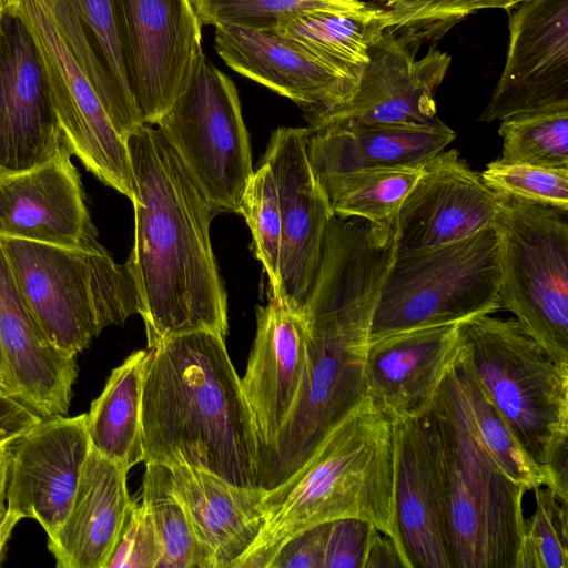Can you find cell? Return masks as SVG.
Returning <instances> with one entry per match:
<instances>
[{"label":"cell","mask_w":568,"mask_h":568,"mask_svg":"<svg viewBox=\"0 0 568 568\" xmlns=\"http://www.w3.org/2000/svg\"><path fill=\"white\" fill-rule=\"evenodd\" d=\"M395 240L376 242L367 222L333 216L302 313L307 356L294 406L260 469L272 489L296 473L325 436L367 396L365 362L378 295Z\"/></svg>","instance_id":"cell-1"},{"label":"cell","mask_w":568,"mask_h":568,"mask_svg":"<svg viewBox=\"0 0 568 568\" xmlns=\"http://www.w3.org/2000/svg\"><path fill=\"white\" fill-rule=\"evenodd\" d=\"M133 173V276L148 348L193 331L227 335V300L213 254L216 212L158 129L126 138Z\"/></svg>","instance_id":"cell-2"},{"label":"cell","mask_w":568,"mask_h":568,"mask_svg":"<svg viewBox=\"0 0 568 568\" xmlns=\"http://www.w3.org/2000/svg\"><path fill=\"white\" fill-rule=\"evenodd\" d=\"M150 351L141 405L143 462L260 487L258 437L225 338L193 331Z\"/></svg>","instance_id":"cell-3"},{"label":"cell","mask_w":568,"mask_h":568,"mask_svg":"<svg viewBox=\"0 0 568 568\" xmlns=\"http://www.w3.org/2000/svg\"><path fill=\"white\" fill-rule=\"evenodd\" d=\"M262 508L263 528L234 568H268L291 538L341 518L371 524L407 554L396 514L392 420L366 397L296 473L266 490Z\"/></svg>","instance_id":"cell-4"},{"label":"cell","mask_w":568,"mask_h":568,"mask_svg":"<svg viewBox=\"0 0 568 568\" xmlns=\"http://www.w3.org/2000/svg\"><path fill=\"white\" fill-rule=\"evenodd\" d=\"M457 354L422 416L442 495L449 561L452 568H515L527 489L499 468L479 436Z\"/></svg>","instance_id":"cell-5"},{"label":"cell","mask_w":568,"mask_h":568,"mask_svg":"<svg viewBox=\"0 0 568 568\" xmlns=\"http://www.w3.org/2000/svg\"><path fill=\"white\" fill-rule=\"evenodd\" d=\"M16 284L40 328L75 357L105 327L140 314L128 263L98 241L79 248L0 236Z\"/></svg>","instance_id":"cell-6"},{"label":"cell","mask_w":568,"mask_h":568,"mask_svg":"<svg viewBox=\"0 0 568 568\" xmlns=\"http://www.w3.org/2000/svg\"><path fill=\"white\" fill-rule=\"evenodd\" d=\"M458 329L460 351L478 384L547 475L568 445V364L556 361L516 318L485 314L459 323Z\"/></svg>","instance_id":"cell-7"},{"label":"cell","mask_w":568,"mask_h":568,"mask_svg":"<svg viewBox=\"0 0 568 568\" xmlns=\"http://www.w3.org/2000/svg\"><path fill=\"white\" fill-rule=\"evenodd\" d=\"M497 232L396 254L384 278L369 342L415 328L459 324L500 306Z\"/></svg>","instance_id":"cell-8"},{"label":"cell","mask_w":568,"mask_h":568,"mask_svg":"<svg viewBox=\"0 0 568 568\" xmlns=\"http://www.w3.org/2000/svg\"><path fill=\"white\" fill-rule=\"evenodd\" d=\"M497 194L500 306L568 364V211Z\"/></svg>","instance_id":"cell-9"},{"label":"cell","mask_w":568,"mask_h":568,"mask_svg":"<svg viewBox=\"0 0 568 568\" xmlns=\"http://www.w3.org/2000/svg\"><path fill=\"white\" fill-rule=\"evenodd\" d=\"M213 210L240 213L254 172L235 84L203 51L155 123Z\"/></svg>","instance_id":"cell-10"},{"label":"cell","mask_w":568,"mask_h":568,"mask_svg":"<svg viewBox=\"0 0 568 568\" xmlns=\"http://www.w3.org/2000/svg\"><path fill=\"white\" fill-rule=\"evenodd\" d=\"M9 12L29 31L49 88L62 143L101 182L130 170L126 140L121 136L62 37L48 0H10Z\"/></svg>","instance_id":"cell-11"},{"label":"cell","mask_w":568,"mask_h":568,"mask_svg":"<svg viewBox=\"0 0 568 568\" xmlns=\"http://www.w3.org/2000/svg\"><path fill=\"white\" fill-rule=\"evenodd\" d=\"M129 82L143 123L155 124L202 52L191 0H114Z\"/></svg>","instance_id":"cell-12"},{"label":"cell","mask_w":568,"mask_h":568,"mask_svg":"<svg viewBox=\"0 0 568 568\" xmlns=\"http://www.w3.org/2000/svg\"><path fill=\"white\" fill-rule=\"evenodd\" d=\"M507 11L506 62L480 122L568 105V0H524Z\"/></svg>","instance_id":"cell-13"},{"label":"cell","mask_w":568,"mask_h":568,"mask_svg":"<svg viewBox=\"0 0 568 568\" xmlns=\"http://www.w3.org/2000/svg\"><path fill=\"white\" fill-rule=\"evenodd\" d=\"M422 39L405 30L386 28L368 51L352 97L331 109L305 115L351 120L364 124H425L437 118L435 92L450 57L435 48L420 59Z\"/></svg>","instance_id":"cell-14"},{"label":"cell","mask_w":568,"mask_h":568,"mask_svg":"<svg viewBox=\"0 0 568 568\" xmlns=\"http://www.w3.org/2000/svg\"><path fill=\"white\" fill-rule=\"evenodd\" d=\"M261 161L272 169L280 200L282 242L276 298L302 312L334 214L310 164L303 128L273 131Z\"/></svg>","instance_id":"cell-15"},{"label":"cell","mask_w":568,"mask_h":568,"mask_svg":"<svg viewBox=\"0 0 568 568\" xmlns=\"http://www.w3.org/2000/svg\"><path fill=\"white\" fill-rule=\"evenodd\" d=\"M91 449L85 414L43 418L10 443L7 508L52 539L64 523Z\"/></svg>","instance_id":"cell-16"},{"label":"cell","mask_w":568,"mask_h":568,"mask_svg":"<svg viewBox=\"0 0 568 568\" xmlns=\"http://www.w3.org/2000/svg\"><path fill=\"white\" fill-rule=\"evenodd\" d=\"M499 204L498 194L456 149L443 150L424 165L399 209L396 254L457 242L493 226Z\"/></svg>","instance_id":"cell-17"},{"label":"cell","mask_w":568,"mask_h":568,"mask_svg":"<svg viewBox=\"0 0 568 568\" xmlns=\"http://www.w3.org/2000/svg\"><path fill=\"white\" fill-rule=\"evenodd\" d=\"M61 143L31 36L8 11L0 24V175L44 163Z\"/></svg>","instance_id":"cell-18"},{"label":"cell","mask_w":568,"mask_h":568,"mask_svg":"<svg viewBox=\"0 0 568 568\" xmlns=\"http://www.w3.org/2000/svg\"><path fill=\"white\" fill-rule=\"evenodd\" d=\"M71 155L61 143L44 163L0 175V236L68 248L97 242Z\"/></svg>","instance_id":"cell-19"},{"label":"cell","mask_w":568,"mask_h":568,"mask_svg":"<svg viewBox=\"0 0 568 568\" xmlns=\"http://www.w3.org/2000/svg\"><path fill=\"white\" fill-rule=\"evenodd\" d=\"M1 392L40 418L67 415L78 375L70 357L47 338L27 306L0 242Z\"/></svg>","instance_id":"cell-20"},{"label":"cell","mask_w":568,"mask_h":568,"mask_svg":"<svg viewBox=\"0 0 568 568\" xmlns=\"http://www.w3.org/2000/svg\"><path fill=\"white\" fill-rule=\"evenodd\" d=\"M307 338L302 312L273 296L265 306L256 307V334L241 385L258 437L260 469L274 450L297 397Z\"/></svg>","instance_id":"cell-21"},{"label":"cell","mask_w":568,"mask_h":568,"mask_svg":"<svg viewBox=\"0 0 568 568\" xmlns=\"http://www.w3.org/2000/svg\"><path fill=\"white\" fill-rule=\"evenodd\" d=\"M214 48L232 70L291 99L305 115L347 101L357 85L276 31L216 27Z\"/></svg>","instance_id":"cell-22"},{"label":"cell","mask_w":568,"mask_h":568,"mask_svg":"<svg viewBox=\"0 0 568 568\" xmlns=\"http://www.w3.org/2000/svg\"><path fill=\"white\" fill-rule=\"evenodd\" d=\"M459 324L390 334L368 344L367 396L392 422L422 417L459 349Z\"/></svg>","instance_id":"cell-23"},{"label":"cell","mask_w":568,"mask_h":568,"mask_svg":"<svg viewBox=\"0 0 568 568\" xmlns=\"http://www.w3.org/2000/svg\"><path fill=\"white\" fill-rule=\"evenodd\" d=\"M307 121L305 148L316 179L378 166L425 165L456 138L438 118L425 124Z\"/></svg>","instance_id":"cell-24"},{"label":"cell","mask_w":568,"mask_h":568,"mask_svg":"<svg viewBox=\"0 0 568 568\" xmlns=\"http://www.w3.org/2000/svg\"><path fill=\"white\" fill-rule=\"evenodd\" d=\"M169 468L172 489L214 568H234L263 528L266 489L236 486L203 469Z\"/></svg>","instance_id":"cell-25"},{"label":"cell","mask_w":568,"mask_h":568,"mask_svg":"<svg viewBox=\"0 0 568 568\" xmlns=\"http://www.w3.org/2000/svg\"><path fill=\"white\" fill-rule=\"evenodd\" d=\"M398 528L414 568H452L443 503L423 417L392 422Z\"/></svg>","instance_id":"cell-26"},{"label":"cell","mask_w":568,"mask_h":568,"mask_svg":"<svg viewBox=\"0 0 568 568\" xmlns=\"http://www.w3.org/2000/svg\"><path fill=\"white\" fill-rule=\"evenodd\" d=\"M129 470L92 447L71 509L48 548L59 568H106L132 501Z\"/></svg>","instance_id":"cell-27"},{"label":"cell","mask_w":568,"mask_h":568,"mask_svg":"<svg viewBox=\"0 0 568 568\" xmlns=\"http://www.w3.org/2000/svg\"><path fill=\"white\" fill-rule=\"evenodd\" d=\"M150 354L133 352L115 367L85 414L91 447L128 470L144 459L141 405Z\"/></svg>","instance_id":"cell-28"},{"label":"cell","mask_w":568,"mask_h":568,"mask_svg":"<svg viewBox=\"0 0 568 568\" xmlns=\"http://www.w3.org/2000/svg\"><path fill=\"white\" fill-rule=\"evenodd\" d=\"M388 28L374 4L344 11H317L283 22L275 30L342 77L358 83L368 51Z\"/></svg>","instance_id":"cell-29"},{"label":"cell","mask_w":568,"mask_h":568,"mask_svg":"<svg viewBox=\"0 0 568 568\" xmlns=\"http://www.w3.org/2000/svg\"><path fill=\"white\" fill-rule=\"evenodd\" d=\"M424 165L378 166L317 179L335 216L367 222L376 242L395 237L399 209Z\"/></svg>","instance_id":"cell-30"},{"label":"cell","mask_w":568,"mask_h":568,"mask_svg":"<svg viewBox=\"0 0 568 568\" xmlns=\"http://www.w3.org/2000/svg\"><path fill=\"white\" fill-rule=\"evenodd\" d=\"M141 497L161 549L158 568H214L172 489L168 466L145 463Z\"/></svg>","instance_id":"cell-31"},{"label":"cell","mask_w":568,"mask_h":568,"mask_svg":"<svg viewBox=\"0 0 568 568\" xmlns=\"http://www.w3.org/2000/svg\"><path fill=\"white\" fill-rule=\"evenodd\" d=\"M457 362L469 413L496 464L511 480L527 490L546 487L548 485L547 475L525 454L484 393L460 351V343Z\"/></svg>","instance_id":"cell-32"},{"label":"cell","mask_w":568,"mask_h":568,"mask_svg":"<svg viewBox=\"0 0 568 568\" xmlns=\"http://www.w3.org/2000/svg\"><path fill=\"white\" fill-rule=\"evenodd\" d=\"M506 163L568 169V105L518 114L500 121Z\"/></svg>","instance_id":"cell-33"},{"label":"cell","mask_w":568,"mask_h":568,"mask_svg":"<svg viewBox=\"0 0 568 568\" xmlns=\"http://www.w3.org/2000/svg\"><path fill=\"white\" fill-rule=\"evenodd\" d=\"M89 45L134 129L144 124L131 92L114 0H70Z\"/></svg>","instance_id":"cell-34"},{"label":"cell","mask_w":568,"mask_h":568,"mask_svg":"<svg viewBox=\"0 0 568 568\" xmlns=\"http://www.w3.org/2000/svg\"><path fill=\"white\" fill-rule=\"evenodd\" d=\"M202 26L275 30L283 22L317 11L363 9L361 0H191Z\"/></svg>","instance_id":"cell-35"},{"label":"cell","mask_w":568,"mask_h":568,"mask_svg":"<svg viewBox=\"0 0 568 568\" xmlns=\"http://www.w3.org/2000/svg\"><path fill=\"white\" fill-rule=\"evenodd\" d=\"M240 214L251 230L254 253L262 263L270 283V296L276 297L280 286L282 220L276 182L268 163L261 161L242 196Z\"/></svg>","instance_id":"cell-36"},{"label":"cell","mask_w":568,"mask_h":568,"mask_svg":"<svg viewBox=\"0 0 568 568\" xmlns=\"http://www.w3.org/2000/svg\"><path fill=\"white\" fill-rule=\"evenodd\" d=\"M535 491V511L526 519L515 568H568V503L548 487Z\"/></svg>","instance_id":"cell-37"},{"label":"cell","mask_w":568,"mask_h":568,"mask_svg":"<svg viewBox=\"0 0 568 568\" xmlns=\"http://www.w3.org/2000/svg\"><path fill=\"white\" fill-rule=\"evenodd\" d=\"M480 176L496 193L568 211V169L495 160Z\"/></svg>","instance_id":"cell-38"},{"label":"cell","mask_w":568,"mask_h":568,"mask_svg":"<svg viewBox=\"0 0 568 568\" xmlns=\"http://www.w3.org/2000/svg\"><path fill=\"white\" fill-rule=\"evenodd\" d=\"M388 28L405 30L423 40L444 34L467 16L483 9H503L496 0H379Z\"/></svg>","instance_id":"cell-39"},{"label":"cell","mask_w":568,"mask_h":568,"mask_svg":"<svg viewBox=\"0 0 568 568\" xmlns=\"http://www.w3.org/2000/svg\"><path fill=\"white\" fill-rule=\"evenodd\" d=\"M161 549L150 515L132 500L106 568H158Z\"/></svg>","instance_id":"cell-40"},{"label":"cell","mask_w":568,"mask_h":568,"mask_svg":"<svg viewBox=\"0 0 568 568\" xmlns=\"http://www.w3.org/2000/svg\"><path fill=\"white\" fill-rule=\"evenodd\" d=\"M372 525L357 518L331 521L324 568H363Z\"/></svg>","instance_id":"cell-41"},{"label":"cell","mask_w":568,"mask_h":568,"mask_svg":"<svg viewBox=\"0 0 568 568\" xmlns=\"http://www.w3.org/2000/svg\"><path fill=\"white\" fill-rule=\"evenodd\" d=\"M329 523H323L291 538L276 552L268 568H324Z\"/></svg>","instance_id":"cell-42"},{"label":"cell","mask_w":568,"mask_h":568,"mask_svg":"<svg viewBox=\"0 0 568 568\" xmlns=\"http://www.w3.org/2000/svg\"><path fill=\"white\" fill-rule=\"evenodd\" d=\"M414 568L408 555L384 532L372 526L363 568Z\"/></svg>","instance_id":"cell-43"},{"label":"cell","mask_w":568,"mask_h":568,"mask_svg":"<svg viewBox=\"0 0 568 568\" xmlns=\"http://www.w3.org/2000/svg\"><path fill=\"white\" fill-rule=\"evenodd\" d=\"M41 419L31 409L0 390V445L13 442Z\"/></svg>","instance_id":"cell-44"},{"label":"cell","mask_w":568,"mask_h":568,"mask_svg":"<svg viewBox=\"0 0 568 568\" xmlns=\"http://www.w3.org/2000/svg\"><path fill=\"white\" fill-rule=\"evenodd\" d=\"M10 458V443L0 445V516L6 510V495Z\"/></svg>","instance_id":"cell-45"},{"label":"cell","mask_w":568,"mask_h":568,"mask_svg":"<svg viewBox=\"0 0 568 568\" xmlns=\"http://www.w3.org/2000/svg\"><path fill=\"white\" fill-rule=\"evenodd\" d=\"M22 517L14 510L6 507L4 513L0 516V555L9 540L16 525Z\"/></svg>","instance_id":"cell-46"},{"label":"cell","mask_w":568,"mask_h":568,"mask_svg":"<svg viewBox=\"0 0 568 568\" xmlns=\"http://www.w3.org/2000/svg\"><path fill=\"white\" fill-rule=\"evenodd\" d=\"M10 0H0V24L4 16L8 13Z\"/></svg>","instance_id":"cell-47"},{"label":"cell","mask_w":568,"mask_h":568,"mask_svg":"<svg viewBox=\"0 0 568 568\" xmlns=\"http://www.w3.org/2000/svg\"><path fill=\"white\" fill-rule=\"evenodd\" d=\"M496 1H498L503 6V9L507 10L524 0H496Z\"/></svg>","instance_id":"cell-48"},{"label":"cell","mask_w":568,"mask_h":568,"mask_svg":"<svg viewBox=\"0 0 568 568\" xmlns=\"http://www.w3.org/2000/svg\"><path fill=\"white\" fill-rule=\"evenodd\" d=\"M1 368H2V361H1V354H0V386H1Z\"/></svg>","instance_id":"cell-49"},{"label":"cell","mask_w":568,"mask_h":568,"mask_svg":"<svg viewBox=\"0 0 568 568\" xmlns=\"http://www.w3.org/2000/svg\"><path fill=\"white\" fill-rule=\"evenodd\" d=\"M0 390H1V386H0Z\"/></svg>","instance_id":"cell-50"}]
</instances>
